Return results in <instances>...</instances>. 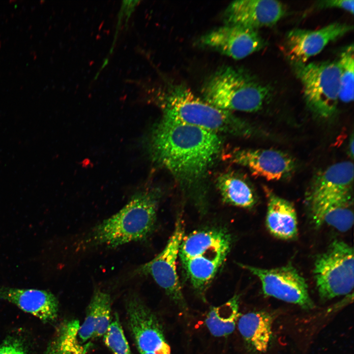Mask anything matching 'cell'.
I'll list each match as a JSON object with an SVG mask.
<instances>
[{
    "label": "cell",
    "instance_id": "cell-1",
    "mask_svg": "<svg viewBox=\"0 0 354 354\" xmlns=\"http://www.w3.org/2000/svg\"><path fill=\"white\" fill-rule=\"evenodd\" d=\"M152 157L177 180L192 183L202 178L220 153L218 135L165 118L150 139Z\"/></svg>",
    "mask_w": 354,
    "mask_h": 354
},
{
    "label": "cell",
    "instance_id": "cell-2",
    "mask_svg": "<svg viewBox=\"0 0 354 354\" xmlns=\"http://www.w3.org/2000/svg\"><path fill=\"white\" fill-rule=\"evenodd\" d=\"M159 199L157 189L138 192L118 212L95 226L87 242L90 245L115 248L145 240L154 228Z\"/></svg>",
    "mask_w": 354,
    "mask_h": 354
},
{
    "label": "cell",
    "instance_id": "cell-3",
    "mask_svg": "<svg viewBox=\"0 0 354 354\" xmlns=\"http://www.w3.org/2000/svg\"><path fill=\"white\" fill-rule=\"evenodd\" d=\"M163 118L217 134L249 135L253 130L231 112L219 109L195 94L183 84L167 89L161 104Z\"/></svg>",
    "mask_w": 354,
    "mask_h": 354
},
{
    "label": "cell",
    "instance_id": "cell-4",
    "mask_svg": "<svg viewBox=\"0 0 354 354\" xmlns=\"http://www.w3.org/2000/svg\"><path fill=\"white\" fill-rule=\"evenodd\" d=\"M202 94L205 101L219 109L254 112L263 108L272 89L245 69L227 66L206 79Z\"/></svg>",
    "mask_w": 354,
    "mask_h": 354
},
{
    "label": "cell",
    "instance_id": "cell-5",
    "mask_svg": "<svg viewBox=\"0 0 354 354\" xmlns=\"http://www.w3.org/2000/svg\"><path fill=\"white\" fill-rule=\"evenodd\" d=\"M292 63L302 84L308 107L320 118L333 116L339 100L340 70L337 61Z\"/></svg>",
    "mask_w": 354,
    "mask_h": 354
},
{
    "label": "cell",
    "instance_id": "cell-6",
    "mask_svg": "<svg viewBox=\"0 0 354 354\" xmlns=\"http://www.w3.org/2000/svg\"><path fill=\"white\" fill-rule=\"evenodd\" d=\"M354 265L353 248L342 240H334L317 257L313 275L322 299H331L352 292Z\"/></svg>",
    "mask_w": 354,
    "mask_h": 354
},
{
    "label": "cell",
    "instance_id": "cell-7",
    "mask_svg": "<svg viewBox=\"0 0 354 354\" xmlns=\"http://www.w3.org/2000/svg\"><path fill=\"white\" fill-rule=\"evenodd\" d=\"M239 265L258 277L265 295L298 305L304 309L314 307L305 279L291 264L267 269Z\"/></svg>",
    "mask_w": 354,
    "mask_h": 354
},
{
    "label": "cell",
    "instance_id": "cell-8",
    "mask_svg": "<svg viewBox=\"0 0 354 354\" xmlns=\"http://www.w3.org/2000/svg\"><path fill=\"white\" fill-rule=\"evenodd\" d=\"M184 236V223L179 217L164 248L153 259L142 265L137 270L140 274L150 275L174 303L181 309L186 308V303L177 273V262Z\"/></svg>",
    "mask_w": 354,
    "mask_h": 354
},
{
    "label": "cell",
    "instance_id": "cell-9",
    "mask_svg": "<svg viewBox=\"0 0 354 354\" xmlns=\"http://www.w3.org/2000/svg\"><path fill=\"white\" fill-rule=\"evenodd\" d=\"M354 165L349 161L333 164L312 180L306 200L310 216L324 206L352 196Z\"/></svg>",
    "mask_w": 354,
    "mask_h": 354
},
{
    "label": "cell",
    "instance_id": "cell-10",
    "mask_svg": "<svg viewBox=\"0 0 354 354\" xmlns=\"http://www.w3.org/2000/svg\"><path fill=\"white\" fill-rule=\"evenodd\" d=\"M126 309L129 329L140 353L171 354L157 318L142 300L137 295H130Z\"/></svg>",
    "mask_w": 354,
    "mask_h": 354
},
{
    "label": "cell",
    "instance_id": "cell-11",
    "mask_svg": "<svg viewBox=\"0 0 354 354\" xmlns=\"http://www.w3.org/2000/svg\"><path fill=\"white\" fill-rule=\"evenodd\" d=\"M200 46L213 50L235 59H240L263 49L266 42L258 30L225 24L201 36Z\"/></svg>",
    "mask_w": 354,
    "mask_h": 354
},
{
    "label": "cell",
    "instance_id": "cell-12",
    "mask_svg": "<svg viewBox=\"0 0 354 354\" xmlns=\"http://www.w3.org/2000/svg\"><path fill=\"white\" fill-rule=\"evenodd\" d=\"M351 25L335 22L316 30L294 29L286 38L285 51L293 62L306 63L329 43L353 30Z\"/></svg>",
    "mask_w": 354,
    "mask_h": 354
},
{
    "label": "cell",
    "instance_id": "cell-13",
    "mask_svg": "<svg viewBox=\"0 0 354 354\" xmlns=\"http://www.w3.org/2000/svg\"><path fill=\"white\" fill-rule=\"evenodd\" d=\"M229 157L253 175L268 180L287 178L295 168V160L290 155L273 149H236L230 153Z\"/></svg>",
    "mask_w": 354,
    "mask_h": 354
},
{
    "label": "cell",
    "instance_id": "cell-14",
    "mask_svg": "<svg viewBox=\"0 0 354 354\" xmlns=\"http://www.w3.org/2000/svg\"><path fill=\"white\" fill-rule=\"evenodd\" d=\"M286 13L282 2L274 0H241L230 3L225 10V24L240 25L257 30L272 27Z\"/></svg>",
    "mask_w": 354,
    "mask_h": 354
},
{
    "label": "cell",
    "instance_id": "cell-15",
    "mask_svg": "<svg viewBox=\"0 0 354 354\" xmlns=\"http://www.w3.org/2000/svg\"><path fill=\"white\" fill-rule=\"evenodd\" d=\"M0 299L15 304L44 322H52L58 316V300L49 291L0 286Z\"/></svg>",
    "mask_w": 354,
    "mask_h": 354
},
{
    "label": "cell",
    "instance_id": "cell-16",
    "mask_svg": "<svg viewBox=\"0 0 354 354\" xmlns=\"http://www.w3.org/2000/svg\"><path fill=\"white\" fill-rule=\"evenodd\" d=\"M264 189L267 199L266 225L268 232L279 239L295 238L298 234V223L294 205L268 187Z\"/></svg>",
    "mask_w": 354,
    "mask_h": 354
},
{
    "label": "cell",
    "instance_id": "cell-17",
    "mask_svg": "<svg viewBox=\"0 0 354 354\" xmlns=\"http://www.w3.org/2000/svg\"><path fill=\"white\" fill-rule=\"evenodd\" d=\"M273 318L268 312L259 311L243 314L237 321V328L248 347L258 353L266 352L272 337Z\"/></svg>",
    "mask_w": 354,
    "mask_h": 354
},
{
    "label": "cell",
    "instance_id": "cell-18",
    "mask_svg": "<svg viewBox=\"0 0 354 354\" xmlns=\"http://www.w3.org/2000/svg\"><path fill=\"white\" fill-rule=\"evenodd\" d=\"M227 256L218 253L208 252L180 259L184 274L193 289L204 294Z\"/></svg>",
    "mask_w": 354,
    "mask_h": 354
},
{
    "label": "cell",
    "instance_id": "cell-19",
    "mask_svg": "<svg viewBox=\"0 0 354 354\" xmlns=\"http://www.w3.org/2000/svg\"><path fill=\"white\" fill-rule=\"evenodd\" d=\"M216 185L222 200L232 206L250 208L257 203L254 190L249 183L239 174L228 172L219 175Z\"/></svg>",
    "mask_w": 354,
    "mask_h": 354
},
{
    "label": "cell",
    "instance_id": "cell-20",
    "mask_svg": "<svg viewBox=\"0 0 354 354\" xmlns=\"http://www.w3.org/2000/svg\"><path fill=\"white\" fill-rule=\"evenodd\" d=\"M353 196L334 202L324 207L311 218L317 227L327 224L341 232L348 231L354 223Z\"/></svg>",
    "mask_w": 354,
    "mask_h": 354
},
{
    "label": "cell",
    "instance_id": "cell-21",
    "mask_svg": "<svg viewBox=\"0 0 354 354\" xmlns=\"http://www.w3.org/2000/svg\"><path fill=\"white\" fill-rule=\"evenodd\" d=\"M239 296L236 295L224 303L211 308L205 323L212 335L227 336L234 331L239 317Z\"/></svg>",
    "mask_w": 354,
    "mask_h": 354
},
{
    "label": "cell",
    "instance_id": "cell-22",
    "mask_svg": "<svg viewBox=\"0 0 354 354\" xmlns=\"http://www.w3.org/2000/svg\"><path fill=\"white\" fill-rule=\"evenodd\" d=\"M79 327L76 320L63 324L46 354H87L86 349L78 339Z\"/></svg>",
    "mask_w": 354,
    "mask_h": 354
},
{
    "label": "cell",
    "instance_id": "cell-23",
    "mask_svg": "<svg viewBox=\"0 0 354 354\" xmlns=\"http://www.w3.org/2000/svg\"><path fill=\"white\" fill-rule=\"evenodd\" d=\"M339 65V100L345 103L354 100V46L350 45L341 52L337 61Z\"/></svg>",
    "mask_w": 354,
    "mask_h": 354
},
{
    "label": "cell",
    "instance_id": "cell-24",
    "mask_svg": "<svg viewBox=\"0 0 354 354\" xmlns=\"http://www.w3.org/2000/svg\"><path fill=\"white\" fill-rule=\"evenodd\" d=\"M103 336L105 344L114 354H132L117 313Z\"/></svg>",
    "mask_w": 354,
    "mask_h": 354
},
{
    "label": "cell",
    "instance_id": "cell-25",
    "mask_svg": "<svg viewBox=\"0 0 354 354\" xmlns=\"http://www.w3.org/2000/svg\"><path fill=\"white\" fill-rule=\"evenodd\" d=\"M95 292L98 297V307L93 338L103 336L111 322V301L110 295L99 290Z\"/></svg>",
    "mask_w": 354,
    "mask_h": 354
},
{
    "label": "cell",
    "instance_id": "cell-26",
    "mask_svg": "<svg viewBox=\"0 0 354 354\" xmlns=\"http://www.w3.org/2000/svg\"><path fill=\"white\" fill-rule=\"evenodd\" d=\"M98 307V297L95 291L87 308L84 321L80 325L78 337L82 343L93 338Z\"/></svg>",
    "mask_w": 354,
    "mask_h": 354
},
{
    "label": "cell",
    "instance_id": "cell-27",
    "mask_svg": "<svg viewBox=\"0 0 354 354\" xmlns=\"http://www.w3.org/2000/svg\"><path fill=\"white\" fill-rule=\"evenodd\" d=\"M0 354H28L23 343L16 338H8L0 346Z\"/></svg>",
    "mask_w": 354,
    "mask_h": 354
},
{
    "label": "cell",
    "instance_id": "cell-28",
    "mask_svg": "<svg viewBox=\"0 0 354 354\" xmlns=\"http://www.w3.org/2000/svg\"><path fill=\"white\" fill-rule=\"evenodd\" d=\"M353 0H324L319 2L318 6L321 8H338L354 13Z\"/></svg>",
    "mask_w": 354,
    "mask_h": 354
},
{
    "label": "cell",
    "instance_id": "cell-29",
    "mask_svg": "<svg viewBox=\"0 0 354 354\" xmlns=\"http://www.w3.org/2000/svg\"><path fill=\"white\" fill-rule=\"evenodd\" d=\"M354 136L353 134H352L349 145V149L352 158H353L354 156Z\"/></svg>",
    "mask_w": 354,
    "mask_h": 354
},
{
    "label": "cell",
    "instance_id": "cell-30",
    "mask_svg": "<svg viewBox=\"0 0 354 354\" xmlns=\"http://www.w3.org/2000/svg\"><path fill=\"white\" fill-rule=\"evenodd\" d=\"M140 354H156L153 353H141Z\"/></svg>",
    "mask_w": 354,
    "mask_h": 354
}]
</instances>
